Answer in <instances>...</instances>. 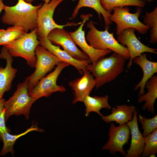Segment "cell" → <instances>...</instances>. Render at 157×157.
Returning a JSON list of instances; mask_svg holds the SVG:
<instances>
[{"instance_id":"6da1fadb","label":"cell","mask_w":157,"mask_h":157,"mask_svg":"<svg viewBox=\"0 0 157 157\" xmlns=\"http://www.w3.org/2000/svg\"><path fill=\"white\" fill-rule=\"evenodd\" d=\"M42 6L41 3L34 6L24 0H18L13 6L4 5L1 21L8 25L21 27L25 31H32L37 28L38 10Z\"/></svg>"},{"instance_id":"7a4b0ae2","label":"cell","mask_w":157,"mask_h":157,"mask_svg":"<svg viewBox=\"0 0 157 157\" xmlns=\"http://www.w3.org/2000/svg\"><path fill=\"white\" fill-rule=\"evenodd\" d=\"M126 59L122 55L114 52L109 57H101L89 65L96 82V89L114 80L124 70Z\"/></svg>"},{"instance_id":"3957f363","label":"cell","mask_w":157,"mask_h":157,"mask_svg":"<svg viewBox=\"0 0 157 157\" xmlns=\"http://www.w3.org/2000/svg\"><path fill=\"white\" fill-rule=\"evenodd\" d=\"M29 76L22 83H19L13 95L6 101L5 118L6 122L13 115H24L28 120L31 108L35 102L29 95L28 84Z\"/></svg>"},{"instance_id":"277c9868","label":"cell","mask_w":157,"mask_h":157,"mask_svg":"<svg viewBox=\"0 0 157 157\" xmlns=\"http://www.w3.org/2000/svg\"><path fill=\"white\" fill-rule=\"evenodd\" d=\"M37 28L4 45L12 57L24 58L32 68L35 67L37 61L35 50L40 44L36 33Z\"/></svg>"},{"instance_id":"5b68a950","label":"cell","mask_w":157,"mask_h":157,"mask_svg":"<svg viewBox=\"0 0 157 157\" xmlns=\"http://www.w3.org/2000/svg\"><path fill=\"white\" fill-rule=\"evenodd\" d=\"M89 28L86 38L89 44L99 50L109 49L122 55L126 60H129L130 55L126 47L122 46L114 38L113 33H110L107 29L100 31L97 29L91 21L86 24Z\"/></svg>"},{"instance_id":"8992f818","label":"cell","mask_w":157,"mask_h":157,"mask_svg":"<svg viewBox=\"0 0 157 157\" xmlns=\"http://www.w3.org/2000/svg\"><path fill=\"white\" fill-rule=\"evenodd\" d=\"M113 10V13L109 19L112 22L116 24V33L117 35L128 28L135 29L141 34L146 33L150 29L139 19L142 12V8L137 7L136 12L134 13L130 12L127 6L116 7Z\"/></svg>"},{"instance_id":"52a82bcc","label":"cell","mask_w":157,"mask_h":157,"mask_svg":"<svg viewBox=\"0 0 157 157\" xmlns=\"http://www.w3.org/2000/svg\"><path fill=\"white\" fill-rule=\"evenodd\" d=\"M64 0H51L48 3H44L39 9L38 14L36 34L38 40L47 38L50 32L55 28H63L67 26H76L81 24L82 22L67 23L63 25H58L53 19L54 11L57 7Z\"/></svg>"},{"instance_id":"ba28073f","label":"cell","mask_w":157,"mask_h":157,"mask_svg":"<svg viewBox=\"0 0 157 157\" xmlns=\"http://www.w3.org/2000/svg\"><path fill=\"white\" fill-rule=\"evenodd\" d=\"M70 65L64 61L60 62L52 72L40 79L28 92L29 96L35 101L42 97H49L56 92H65L66 90L65 88L63 85H57L56 82L62 71Z\"/></svg>"},{"instance_id":"9c48e42d","label":"cell","mask_w":157,"mask_h":157,"mask_svg":"<svg viewBox=\"0 0 157 157\" xmlns=\"http://www.w3.org/2000/svg\"><path fill=\"white\" fill-rule=\"evenodd\" d=\"M37 61L34 72L28 76V92L30 91L42 78L51 71L60 62V59L45 48L38 45L35 50Z\"/></svg>"},{"instance_id":"30bf717a","label":"cell","mask_w":157,"mask_h":157,"mask_svg":"<svg viewBox=\"0 0 157 157\" xmlns=\"http://www.w3.org/2000/svg\"><path fill=\"white\" fill-rule=\"evenodd\" d=\"M135 29L132 28L126 29L117 35V42L122 46H126L128 50L130 58L127 67L132 65L133 59L144 52L157 54V49L149 47L142 43L137 38Z\"/></svg>"},{"instance_id":"8fae6325","label":"cell","mask_w":157,"mask_h":157,"mask_svg":"<svg viewBox=\"0 0 157 157\" xmlns=\"http://www.w3.org/2000/svg\"><path fill=\"white\" fill-rule=\"evenodd\" d=\"M47 38L53 44L62 46L64 50L74 59L90 60L88 55L78 48L69 32L63 28L53 29L49 33Z\"/></svg>"},{"instance_id":"7c38bea8","label":"cell","mask_w":157,"mask_h":157,"mask_svg":"<svg viewBox=\"0 0 157 157\" xmlns=\"http://www.w3.org/2000/svg\"><path fill=\"white\" fill-rule=\"evenodd\" d=\"M108 135V142L103 146L102 149L108 150L111 154H114L119 152L125 156L126 153L123 147L127 144L130 138V131L127 123L116 126L115 124L111 123Z\"/></svg>"},{"instance_id":"4fadbf2b","label":"cell","mask_w":157,"mask_h":157,"mask_svg":"<svg viewBox=\"0 0 157 157\" xmlns=\"http://www.w3.org/2000/svg\"><path fill=\"white\" fill-rule=\"evenodd\" d=\"M92 16L90 13L86 15H81V17L83 20L80 26L76 31L69 33L76 44L78 45L82 51L88 55L91 63H93L113 51L109 49H96L90 46L87 42L85 37V31L83 30V28L84 24Z\"/></svg>"},{"instance_id":"5bb4252c","label":"cell","mask_w":157,"mask_h":157,"mask_svg":"<svg viewBox=\"0 0 157 157\" xmlns=\"http://www.w3.org/2000/svg\"><path fill=\"white\" fill-rule=\"evenodd\" d=\"M89 70L83 72L81 78L69 82L68 85L74 91L72 104L83 102L86 97L89 95L96 85L94 77Z\"/></svg>"},{"instance_id":"9a60e30c","label":"cell","mask_w":157,"mask_h":157,"mask_svg":"<svg viewBox=\"0 0 157 157\" xmlns=\"http://www.w3.org/2000/svg\"><path fill=\"white\" fill-rule=\"evenodd\" d=\"M39 45L43 47L50 53L60 59L74 66L79 73L82 75L83 72L89 69V65L91 63L90 60H78L72 57L64 50L60 49L58 46H56L51 43L47 38L39 40Z\"/></svg>"},{"instance_id":"2e32d148","label":"cell","mask_w":157,"mask_h":157,"mask_svg":"<svg viewBox=\"0 0 157 157\" xmlns=\"http://www.w3.org/2000/svg\"><path fill=\"white\" fill-rule=\"evenodd\" d=\"M3 46L0 53V59L6 60V65L4 68L0 67V99L5 92L11 90L12 82L17 71L16 69L12 66V57L5 47Z\"/></svg>"},{"instance_id":"e0dca14e","label":"cell","mask_w":157,"mask_h":157,"mask_svg":"<svg viewBox=\"0 0 157 157\" xmlns=\"http://www.w3.org/2000/svg\"><path fill=\"white\" fill-rule=\"evenodd\" d=\"M138 111L134 110L132 120L128 122L131 134V143L126 151L125 157H139L141 155L145 145L144 137L139 129L137 121Z\"/></svg>"},{"instance_id":"ac0fdd59","label":"cell","mask_w":157,"mask_h":157,"mask_svg":"<svg viewBox=\"0 0 157 157\" xmlns=\"http://www.w3.org/2000/svg\"><path fill=\"white\" fill-rule=\"evenodd\" d=\"M133 61L140 67L143 72L141 80L135 85L134 88V90L136 91L140 88L138 94L140 96L145 93L144 88L146 82L157 72V62L149 60L147 58V54L144 53L134 58Z\"/></svg>"},{"instance_id":"d6986e66","label":"cell","mask_w":157,"mask_h":157,"mask_svg":"<svg viewBox=\"0 0 157 157\" xmlns=\"http://www.w3.org/2000/svg\"><path fill=\"white\" fill-rule=\"evenodd\" d=\"M111 109V113L107 116L103 115L102 119L106 123H111L114 121L119 125H122L132 120L135 107L126 104L116 105L115 107H113Z\"/></svg>"},{"instance_id":"ffe728a7","label":"cell","mask_w":157,"mask_h":157,"mask_svg":"<svg viewBox=\"0 0 157 157\" xmlns=\"http://www.w3.org/2000/svg\"><path fill=\"white\" fill-rule=\"evenodd\" d=\"M145 87L147 92L139 96L138 102L141 103L145 101V104L142 106V110H145L147 109L149 112L153 114L155 112L154 104L157 98V76L153 75L146 82Z\"/></svg>"},{"instance_id":"44dd1931","label":"cell","mask_w":157,"mask_h":157,"mask_svg":"<svg viewBox=\"0 0 157 157\" xmlns=\"http://www.w3.org/2000/svg\"><path fill=\"white\" fill-rule=\"evenodd\" d=\"M83 7H88L94 9L97 13L99 18L101 20V15L103 16L105 25V29L108 30L112 22L109 19L111 14V11H106L102 6L99 0H79L78 2L74 9L71 19H75L76 17L79 10Z\"/></svg>"},{"instance_id":"7402d4cb","label":"cell","mask_w":157,"mask_h":157,"mask_svg":"<svg viewBox=\"0 0 157 157\" xmlns=\"http://www.w3.org/2000/svg\"><path fill=\"white\" fill-rule=\"evenodd\" d=\"M33 131L44 132V130L38 127L37 124H32V126L25 132L18 135H12L8 131H6L1 134L2 140L3 143L2 148L0 152V156H4L9 153L13 155L15 151L13 146L18 138L28 133Z\"/></svg>"},{"instance_id":"603a6c76","label":"cell","mask_w":157,"mask_h":157,"mask_svg":"<svg viewBox=\"0 0 157 157\" xmlns=\"http://www.w3.org/2000/svg\"><path fill=\"white\" fill-rule=\"evenodd\" d=\"M109 97L107 95L104 97L87 95L83 101L85 107V116H88L90 113L93 112L102 117L103 115L100 112L102 108L111 109V107L108 103Z\"/></svg>"},{"instance_id":"cb8c5ba5","label":"cell","mask_w":157,"mask_h":157,"mask_svg":"<svg viewBox=\"0 0 157 157\" xmlns=\"http://www.w3.org/2000/svg\"><path fill=\"white\" fill-rule=\"evenodd\" d=\"M102 7L106 11H113L116 7L135 6L141 8L144 6L146 1L144 0H99Z\"/></svg>"},{"instance_id":"d4e9b609","label":"cell","mask_w":157,"mask_h":157,"mask_svg":"<svg viewBox=\"0 0 157 157\" xmlns=\"http://www.w3.org/2000/svg\"><path fill=\"white\" fill-rule=\"evenodd\" d=\"M144 24L151 28L149 42L153 44L157 42V7L152 12H147L144 17Z\"/></svg>"},{"instance_id":"484cf974","label":"cell","mask_w":157,"mask_h":157,"mask_svg":"<svg viewBox=\"0 0 157 157\" xmlns=\"http://www.w3.org/2000/svg\"><path fill=\"white\" fill-rule=\"evenodd\" d=\"M145 145L141 156L143 157H155L157 153V129L144 137Z\"/></svg>"},{"instance_id":"4316f807","label":"cell","mask_w":157,"mask_h":157,"mask_svg":"<svg viewBox=\"0 0 157 157\" xmlns=\"http://www.w3.org/2000/svg\"><path fill=\"white\" fill-rule=\"evenodd\" d=\"M27 32L21 27L13 26L8 28L0 38V46H4L21 37Z\"/></svg>"},{"instance_id":"83f0119b","label":"cell","mask_w":157,"mask_h":157,"mask_svg":"<svg viewBox=\"0 0 157 157\" xmlns=\"http://www.w3.org/2000/svg\"><path fill=\"white\" fill-rule=\"evenodd\" d=\"M138 121L142 125V128L143 130V135L146 137L155 129H157V115L149 119L142 116L139 113Z\"/></svg>"},{"instance_id":"f1b7e54d","label":"cell","mask_w":157,"mask_h":157,"mask_svg":"<svg viewBox=\"0 0 157 157\" xmlns=\"http://www.w3.org/2000/svg\"><path fill=\"white\" fill-rule=\"evenodd\" d=\"M5 109L0 115V141L2 140L1 134L6 131H9V130L6 126L5 118Z\"/></svg>"},{"instance_id":"f546056e","label":"cell","mask_w":157,"mask_h":157,"mask_svg":"<svg viewBox=\"0 0 157 157\" xmlns=\"http://www.w3.org/2000/svg\"><path fill=\"white\" fill-rule=\"evenodd\" d=\"M5 99L2 98L0 99V115L1 114L5 109Z\"/></svg>"},{"instance_id":"4dcf8cb0","label":"cell","mask_w":157,"mask_h":157,"mask_svg":"<svg viewBox=\"0 0 157 157\" xmlns=\"http://www.w3.org/2000/svg\"><path fill=\"white\" fill-rule=\"evenodd\" d=\"M24 0L27 2L31 3L33 1H35V0ZM42 0L44 1H45V3H48L51 1V0ZM72 0L73 1H76V0Z\"/></svg>"},{"instance_id":"1f68e13d","label":"cell","mask_w":157,"mask_h":157,"mask_svg":"<svg viewBox=\"0 0 157 157\" xmlns=\"http://www.w3.org/2000/svg\"><path fill=\"white\" fill-rule=\"evenodd\" d=\"M3 0H0V13L3 9L4 4L3 2Z\"/></svg>"},{"instance_id":"d6a6232c","label":"cell","mask_w":157,"mask_h":157,"mask_svg":"<svg viewBox=\"0 0 157 157\" xmlns=\"http://www.w3.org/2000/svg\"><path fill=\"white\" fill-rule=\"evenodd\" d=\"M5 30L4 29H0V38L5 32Z\"/></svg>"},{"instance_id":"836d02e7","label":"cell","mask_w":157,"mask_h":157,"mask_svg":"<svg viewBox=\"0 0 157 157\" xmlns=\"http://www.w3.org/2000/svg\"><path fill=\"white\" fill-rule=\"evenodd\" d=\"M147 0L148 1H151V0Z\"/></svg>"}]
</instances>
